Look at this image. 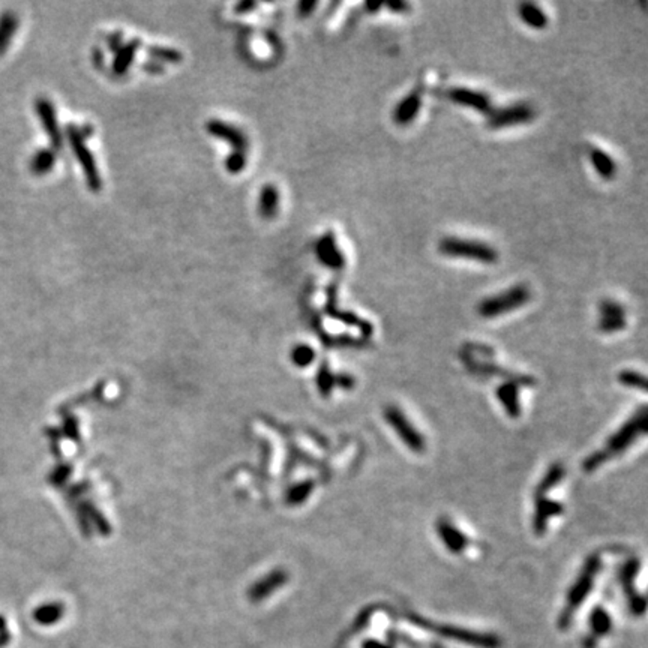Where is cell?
<instances>
[{
    "instance_id": "836d02e7",
    "label": "cell",
    "mask_w": 648,
    "mask_h": 648,
    "mask_svg": "<svg viewBox=\"0 0 648 648\" xmlns=\"http://www.w3.org/2000/svg\"><path fill=\"white\" fill-rule=\"evenodd\" d=\"M386 6L395 14H404V12H407L408 10H410V5L405 3V2H389V3H386Z\"/></svg>"
},
{
    "instance_id": "4dcf8cb0",
    "label": "cell",
    "mask_w": 648,
    "mask_h": 648,
    "mask_svg": "<svg viewBox=\"0 0 648 648\" xmlns=\"http://www.w3.org/2000/svg\"><path fill=\"white\" fill-rule=\"evenodd\" d=\"M318 6V2H313V0H304L297 5V11L300 17H308L314 12L315 8Z\"/></svg>"
},
{
    "instance_id": "484cf974",
    "label": "cell",
    "mask_w": 648,
    "mask_h": 648,
    "mask_svg": "<svg viewBox=\"0 0 648 648\" xmlns=\"http://www.w3.org/2000/svg\"><path fill=\"white\" fill-rule=\"evenodd\" d=\"M56 165V152L53 149H41L30 159V172L35 176H46Z\"/></svg>"
},
{
    "instance_id": "f1b7e54d",
    "label": "cell",
    "mask_w": 648,
    "mask_h": 648,
    "mask_svg": "<svg viewBox=\"0 0 648 648\" xmlns=\"http://www.w3.org/2000/svg\"><path fill=\"white\" fill-rule=\"evenodd\" d=\"M62 612H64V609H62V607L59 605H47L37 611L35 618H37L41 624L47 626V624L56 623L59 618H62Z\"/></svg>"
},
{
    "instance_id": "e0dca14e",
    "label": "cell",
    "mask_w": 648,
    "mask_h": 648,
    "mask_svg": "<svg viewBox=\"0 0 648 648\" xmlns=\"http://www.w3.org/2000/svg\"><path fill=\"white\" fill-rule=\"evenodd\" d=\"M589 627L590 636H587L585 648H594L602 638L608 636L612 632V629H614V618H612L611 612L605 607L598 605L590 612Z\"/></svg>"
},
{
    "instance_id": "2e32d148",
    "label": "cell",
    "mask_w": 648,
    "mask_h": 648,
    "mask_svg": "<svg viewBox=\"0 0 648 648\" xmlns=\"http://www.w3.org/2000/svg\"><path fill=\"white\" fill-rule=\"evenodd\" d=\"M315 254L320 263L332 270H341L345 266V255L336 242V237L332 232H327L318 239L315 245Z\"/></svg>"
},
{
    "instance_id": "8992f818",
    "label": "cell",
    "mask_w": 648,
    "mask_h": 648,
    "mask_svg": "<svg viewBox=\"0 0 648 648\" xmlns=\"http://www.w3.org/2000/svg\"><path fill=\"white\" fill-rule=\"evenodd\" d=\"M536 118L535 107L528 102H515L506 107L492 109L486 116V125L490 129L499 131L504 128L527 125Z\"/></svg>"
},
{
    "instance_id": "9a60e30c",
    "label": "cell",
    "mask_w": 648,
    "mask_h": 648,
    "mask_svg": "<svg viewBox=\"0 0 648 648\" xmlns=\"http://www.w3.org/2000/svg\"><path fill=\"white\" fill-rule=\"evenodd\" d=\"M35 110H37L44 131H46L48 140L51 141V146L55 149H62V146H64V136H62V131L59 128L55 105L47 98H39L35 102Z\"/></svg>"
},
{
    "instance_id": "d6986e66",
    "label": "cell",
    "mask_w": 648,
    "mask_h": 648,
    "mask_svg": "<svg viewBox=\"0 0 648 648\" xmlns=\"http://www.w3.org/2000/svg\"><path fill=\"white\" fill-rule=\"evenodd\" d=\"M531 380L522 378V380H509L506 385H501L497 390V398H499L500 404L504 407L506 413L510 417H518L521 414V404H519V386H530Z\"/></svg>"
},
{
    "instance_id": "d590c367",
    "label": "cell",
    "mask_w": 648,
    "mask_h": 648,
    "mask_svg": "<svg viewBox=\"0 0 648 648\" xmlns=\"http://www.w3.org/2000/svg\"><path fill=\"white\" fill-rule=\"evenodd\" d=\"M254 8H257V3H255V2H242V3L236 5V11H237L239 14H245V12H248L250 10H254Z\"/></svg>"
},
{
    "instance_id": "ffe728a7",
    "label": "cell",
    "mask_w": 648,
    "mask_h": 648,
    "mask_svg": "<svg viewBox=\"0 0 648 648\" xmlns=\"http://www.w3.org/2000/svg\"><path fill=\"white\" fill-rule=\"evenodd\" d=\"M327 304H326V313L329 314L331 317L336 318V320H340V322H344L345 324H349V326H354V327H358V329L365 335V336H369L372 332H374V327H372L371 323L365 322V320H362L360 317L358 315H354L351 313H345V311H340L338 308H336V288L335 286L332 284V286L329 287V290H327Z\"/></svg>"
},
{
    "instance_id": "f546056e",
    "label": "cell",
    "mask_w": 648,
    "mask_h": 648,
    "mask_svg": "<svg viewBox=\"0 0 648 648\" xmlns=\"http://www.w3.org/2000/svg\"><path fill=\"white\" fill-rule=\"evenodd\" d=\"M245 165H246L245 152H239V150H234V152L225 159V168H227V172H228V173H232V174L242 173Z\"/></svg>"
},
{
    "instance_id": "44dd1931",
    "label": "cell",
    "mask_w": 648,
    "mask_h": 648,
    "mask_svg": "<svg viewBox=\"0 0 648 648\" xmlns=\"http://www.w3.org/2000/svg\"><path fill=\"white\" fill-rule=\"evenodd\" d=\"M518 15L522 23L535 30H544L548 26V15L536 3L524 2L518 8Z\"/></svg>"
},
{
    "instance_id": "1f68e13d",
    "label": "cell",
    "mask_w": 648,
    "mask_h": 648,
    "mask_svg": "<svg viewBox=\"0 0 648 648\" xmlns=\"http://www.w3.org/2000/svg\"><path fill=\"white\" fill-rule=\"evenodd\" d=\"M362 648H394V647L385 641H380V639L369 638L362 642Z\"/></svg>"
},
{
    "instance_id": "d4e9b609",
    "label": "cell",
    "mask_w": 648,
    "mask_h": 648,
    "mask_svg": "<svg viewBox=\"0 0 648 648\" xmlns=\"http://www.w3.org/2000/svg\"><path fill=\"white\" fill-rule=\"evenodd\" d=\"M279 207V191L275 188L273 185H266L261 188L260 200H259V209L261 216L266 219H270L277 215Z\"/></svg>"
},
{
    "instance_id": "8fae6325",
    "label": "cell",
    "mask_w": 648,
    "mask_h": 648,
    "mask_svg": "<svg viewBox=\"0 0 648 648\" xmlns=\"http://www.w3.org/2000/svg\"><path fill=\"white\" fill-rule=\"evenodd\" d=\"M626 309L618 302L605 299L599 305L598 327L602 333H617L626 327Z\"/></svg>"
},
{
    "instance_id": "277c9868",
    "label": "cell",
    "mask_w": 648,
    "mask_h": 648,
    "mask_svg": "<svg viewBox=\"0 0 648 648\" xmlns=\"http://www.w3.org/2000/svg\"><path fill=\"white\" fill-rule=\"evenodd\" d=\"M438 251L449 259L472 260L483 264H494L499 260V252L495 248L481 241H472V239L443 237L438 243Z\"/></svg>"
},
{
    "instance_id": "30bf717a",
    "label": "cell",
    "mask_w": 648,
    "mask_h": 648,
    "mask_svg": "<svg viewBox=\"0 0 648 648\" xmlns=\"http://www.w3.org/2000/svg\"><path fill=\"white\" fill-rule=\"evenodd\" d=\"M423 91H425V86L419 83L410 93H407L402 100L395 105L392 119L398 127H408L414 122L417 114L420 113V109H422Z\"/></svg>"
},
{
    "instance_id": "5bb4252c",
    "label": "cell",
    "mask_w": 648,
    "mask_h": 648,
    "mask_svg": "<svg viewBox=\"0 0 648 648\" xmlns=\"http://www.w3.org/2000/svg\"><path fill=\"white\" fill-rule=\"evenodd\" d=\"M437 535L441 540V544L446 546L450 554L461 555L467 551L470 545V539L465 536V533L456 527L454 522L447 518H440L436 524Z\"/></svg>"
},
{
    "instance_id": "8d00e7d4",
    "label": "cell",
    "mask_w": 648,
    "mask_h": 648,
    "mask_svg": "<svg viewBox=\"0 0 648 648\" xmlns=\"http://www.w3.org/2000/svg\"><path fill=\"white\" fill-rule=\"evenodd\" d=\"M365 6L369 10V12H377L381 6H383V3H372V2H367Z\"/></svg>"
},
{
    "instance_id": "4fadbf2b",
    "label": "cell",
    "mask_w": 648,
    "mask_h": 648,
    "mask_svg": "<svg viewBox=\"0 0 648 648\" xmlns=\"http://www.w3.org/2000/svg\"><path fill=\"white\" fill-rule=\"evenodd\" d=\"M564 512L562 503L548 499L545 492L535 491V518H533V528L537 536H544L548 530L549 519L560 517Z\"/></svg>"
},
{
    "instance_id": "603a6c76",
    "label": "cell",
    "mask_w": 648,
    "mask_h": 648,
    "mask_svg": "<svg viewBox=\"0 0 648 648\" xmlns=\"http://www.w3.org/2000/svg\"><path fill=\"white\" fill-rule=\"evenodd\" d=\"M140 48V41L138 39H132L116 51V57L113 60V71L116 75H123L127 74V71L132 65V62L136 59L137 51Z\"/></svg>"
},
{
    "instance_id": "e575fe53",
    "label": "cell",
    "mask_w": 648,
    "mask_h": 648,
    "mask_svg": "<svg viewBox=\"0 0 648 648\" xmlns=\"http://www.w3.org/2000/svg\"><path fill=\"white\" fill-rule=\"evenodd\" d=\"M143 69H146L147 73H150V74H159L164 69V66H163V64H159V62L152 59V60H149L147 64L143 65Z\"/></svg>"
},
{
    "instance_id": "7c38bea8",
    "label": "cell",
    "mask_w": 648,
    "mask_h": 648,
    "mask_svg": "<svg viewBox=\"0 0 648 648\" xmlns=\"http://www.w3.org/2000/svg\"><path fill=\"white\" fill-rule=\"evenodd\" d=\"M447 98L456 105L465 107V109H472L477 113L485 114V116H488V114H490L491 110L494 109L490 96L482 91H476V89L452 87L447 92Z\"/></svg>"
},
{
    "instance_id": "52a82bcc",
    "label": "cell",
    "mask_w": 648,
    "mask_h": 648,
    "mask_svg": "<svg viewBox=\"0 0 648 648\" xmlns=\"http://www.w3.org/2000/svg\"><path fill=\"white\" fill-rule=\"evenodd\" d=\"M385 419L387 425L395 431L405 447L410 449L414 454H423L426 450V440L422 434L416 429V426L407 419L402 410L396 405H387L385 408Z\"/></svg>"
},
{
    "instance_id": "d6a6232c",
    "label": "cell",
    "mask_w": 648,
    "mask_h": 648,
    "mask_svg": "<svg viewBox=\"0 0 648 648\" xmlns=\"http://www.w3.org/2000/svg\"><path fill=\"white\" fill-rule=\"evenodd\" d=\"M122 39H123V37H122V33H119V32H116V33L110 35L109 39H107V42H109V47H110V50H111V51H114V53H116V51H118V50H119V48L123 46V44H122Z\"/></svg>"
},
{
    "instance_id": "5b68a950",
    "label": "cell",
    "mask_w": 648,
    "mask_h": 648,
    "mask_svg": "<svg viewBox=\"0 0 648 648\" xmlns=\"http://www.w3.org/2000/svg\"><path fill=\"white\" fill-rule=\"evenodd\" d=\"M530 299L531 291L526 284H517V286H512L506 291L499 293V295L483 299L477 305V314L486 320L499 318L527 305Z\"/></svg>"
},
{
    "instance_id": "3957f363",
    "label": "cell",
    "mask_w": 648,
    "mask_h": 648,
    "mask_svg": "<svg viewBox=\"0 0 648 648\" xmlns=\"http://www.w3.org/2000/svg\"><path fill=\"white\" fill-rule=\"evenodd\" d=\"M407 620H410L411 624L425 630V632H431L452 642L464 644V645H470L474 648H500L501 647V639L497 635L477 632V630L461 627V626L436 623V621H431L428 618L416 615V614L407 615Z\"/></svg>"
},
{
    "instance_id": "4316f807",
    "label": "cell",
    "mask_w": 648,
    "mask_h": 648,
    "mask_svg": "<svg viewBox=\"0 0 648 648\" xmlns=\"http://www.w3.org/2000/svg\"><path fill=\"white\" fill-rule=\"evenodd\" d=\"M147 53L152 56L154 60L159 62H167V64H180L183 56L180 51H177L174 48H167V47H155L150 46L147 47Z\"/></svg>"
},
{
    "instance_id": "ba28073f",
    "label": "cell",
    "mask_w": 648,
    "mask_h": 648,
    "mask_svg": "<svg viewBox=\"0 0 648 648\" xmlns=\"http://www.w3.org/2000/svg\"><path fill=\"white\" fill-rule=\"evenodd\" d=\"M66 136H68V140L71 143V147H73V150H74L78 164L82 165V170L86 176L87 186L92 191L98 192L101 189L102 180H101L100 172H98V167H96V163L93 159V155H92L91 150H89V147L86 146V138L83 137L82 131H80V128L75 127V125H68L66 127Z\"/></svg>"
},
{
    "instance_id": "cb8c5ba5",
    "label": "cell",
    "mask_w": 648,
    "mask_h": 648,
    "mask_svg": "<svg viewBox=\"0 0 648 648\" xmlns=\"http://www.w3.org/2000/svg\"><path fill=\"white\" fill-rule=\"evenodd\" d=\"M19 29V17L11 11H5L0 15V56L5 55Z\"/></svg>"
},
{
    "instance_id": "83f0119b",
    "label": "cell",
    "mask_w": 648,
    "mask_h": 648,
    "mask_svg": "<svg viewBox=\"0 0 648 648\" xmlns=\"http://www.w3.org/2000/svg\"><path fill=\"white\" fill-rule=\"evenodd\" d=\"M618 381L623 386L630 387V389H639V390L647 389L645 377L642 374H639L638 371H621L618 374Z\"/></svg>"
},
{
    "instance_id": "9c48e42d",
    "label": "cell",
    "mask_w": 648,
    "mask_h": 648,
    "mask_svg": "<svg viewBox=\"0 0 648 648\" xmlns=\"http://www.w3.org/2000/svg\"><path fill=\"white\" fill-rule=\"evenodd\" d=\"M639 571V560L633 558V560L627 562L620 571V581H621V587L626 591L627 602H629V608L632 611L633 615H644L647 603L645 598L642 594H639L638 590L635 589V580Z\"/></svg>"
},
{
    "instance_id": "7402d4cb",
    "label": "cell",
    "mask_w": 648,
    "mask_h": 648,
    "mask_svg": "<svg viewBox=\"0 0 648 648\" xmlns=\"http://www.w3.org/2000/svg\"><path fill=\"white\" fill-rule=\"evenodd\" d=\"M590 161H591L594 172H596L602 179H605V180L614 179L617 174V163L614 161V158L605 152V150L598 149V147L591 149Z\"/></svg>"
},
{
    "instance_id": "7a4b0ae2",
    "label": "cell",
    "mask_w": 648,
    "mask_h": 648,
    "mask_svg": "<svg viewBox=\"0 0 648 648\" xmlns=\"http://www.w3.org/2000/svg\"><path fill=\"white\" fill-rule=\"evenodd\" d=\"M602 569V560L599 554H591L585 560L580 575L576 576L575 582L571 585L569 591L566 594V605L558 617V627L567 630L571 627L575 615L578 614L580 608L585 603L596 584L598 573Z\"/></svg>"
},
{
    "instance_id": "6da1fadb",
    "label": "cell",
    "mask_w": 648,
    "mask_h": 648,
    "mask_svg": "<svg viewBox=\"0 0 648 648\" xmlns=\"http://www.w3.org/2000/svg\"><path fill=\"white\" fill-rule=\"evenodd\" d=\"M647 431V407H642L641 410L636 411L630 419L621 426L618 431H615L612 436L607 440L605 446L594 452L593 455L587 456L584 461L582 468L584 472L591 473L598 470L600 465L607 464L608 461L617 458L618 455L626 452L639 436H644Z\"/></svg>"
},
{
    "instance_id": "ac0fdd59",
    "label": "cell",
    "mask_w": 648,
    "mask_h": 648,
    "mask_svg": "<svg viewBox=\"0 0 648 648\" xmlns=\"http://www.w3.org/2000/svg\"><path fill=\"white\" fill-rule=\"evenodd\" d=\"M207 132L212 137H216L219 140H224L227 143L232 146L234 150H239V152H245L248 147V138L243 134L241 129H237L236 127L230 125V123H225L223 120H216L212 119L207 125Z\"/></svg>"
}]
</instances>
